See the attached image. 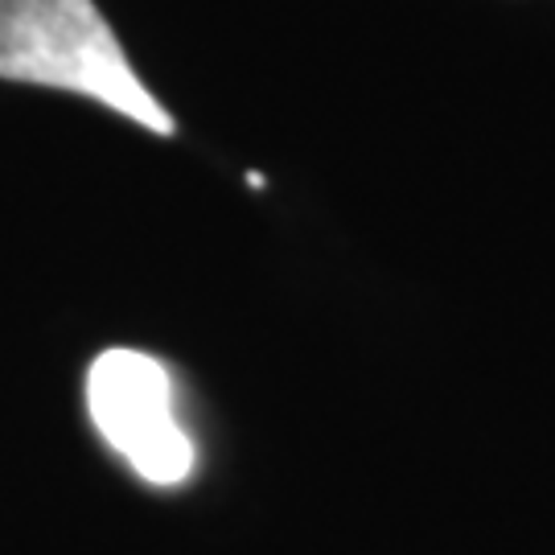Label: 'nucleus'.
<instances>
[{
    "instance_id": "f257e3e1",
    "label": "nucleus",
    "mask_w": 555,
    "mask_h": 555,
    "mask_svg": "<svg viewBox=\"0 0 555 555\" xmlns=\"http://www.w3.org/2000/svg\"><path fill=\"white\" fill-rule=\"evenodd\" d=\"M0 79L87 95L157 137H173V116L137 79L95 0H0Z\"/></svg>"
},
{
    "instance_id": "f03ea898",
    "label": "nucleus",
    "mask_w": 555,
    "mask_h": 555,
    "mask_svg": "<svg viewBox=\"0 0 555 555\" xmlns=\"http://www.w3.org/2000/svg\"><path fill=\"white\" fill-rule=\"evenodd\" d=\"M87 412L149 486H181L194 474V440L173 412V378L153 354L103 350L87 371Z\"/></svg>"
}]
</instances>
